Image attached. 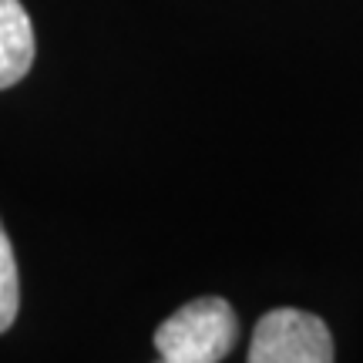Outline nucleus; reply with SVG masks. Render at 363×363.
I'll return each mask as SVG.
<instances>
[{
    "label": "nucleus",
    "instance_id": "obj_4",
    "mask_svg": "<svg viewBox=\"0 0 363 363\" xmlns=\"http://www.w3.org/2000/svg\"><path fill=\"white\" fill-rule=\"evenodd\" d=\"M21 310V279H17V259H13L11 235L0 222V333H7Z\"/></svg>",
    "mask_w": 363,
    "mask_h": 363
},
{
    "label": "nucleus",
    "instance_id": "obj_1",
    "mask_svg": "<svg viewBox=\"0 0 363 363\" xmlns=\"http://www.w3.org/2000/svg\"><path fill=\"white\" fill-rule=\"evenodd\" d=\"M239 340V316L222 296H199L175 310L155 330L158 360L216 363L233 353Z\"/></svg>",
    "mask_w": 363,
    "mask_h": 363
},
{
    "label": "nucleus",
    "instance_id": "obj_2",
    "mask_svg": "<svg viewBox=\"0 0 363 363\" xmlns=\"http://www.w3.org/2000/svg\"><path fill=\"white\" fill-rule=\"evenodd\" d=\"M337 357L333 337L316 313L279 306L262 316L252 330L249 363H330Z\"/></svg>",
    "mask_w": 363,
    "mask_h": 363
},
{
    "label": "nucleus",
    "instance_id": "obj_3",
    "mask_svg": "<svg viewBox=\"0 0 363 363\" xmlns=\"http://www.w3.org/2000/svg\"><path fill=\"white\" fill-rule=\"evenodd\" d=\"M34 24L21 0H0V91L13 88L34 65Z\"/></svg>",
    "mask_w": 363,
    "mask_h": 363
}]
</instances>
